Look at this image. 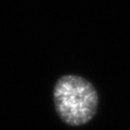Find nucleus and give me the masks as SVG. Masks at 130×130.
I'll return each mask as SVG.
<instances>
[{"label":"nucleus","mask_w":130,"mask_h":130,"mask_svg":"<svg viewBox=\"0 0 130 130\" xmlns=\"http://www.w3.org/2000/svg\"><path fill=\"white\" fill-rule=\"evenodd\" d=\"M53 101L61 121L68 125L80 126L95 116L99 98L92 82L79 75L67 74L56 81Z\"/></svg>","instance_id":"obj_1"}]
</instances>
